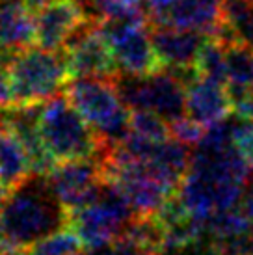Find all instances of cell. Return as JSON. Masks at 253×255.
Here are the masks:
<instances>
[{"mask_svg": "<svg viewBox=\"0 0 253 255\" xmlns=\"http://www.w3.org/2000/svg\"><path fill=\"white\" fill-rule=\"evenodd\" d=\"M253 166L233 143V120L207 128L192 153V164L177 190L184 209L197 222L239 207Z\"/></svg>", "mask_w": 253, "mask_h": 255, "instance_id": "cell-1", "label": "cell"}, {"mask_svg": "<svg viewBox=\"0 0 253 255\" xmlns=\"http://www.w3.org/2000/svg\"><path fill=\"white\" fill-rule=\"evenodd\" d=\"M69 227V211L52 192L47 175H30L11 190L0 213V250L34 248Z\"/></svg>", "mask_w": 253, "mask_h": 255, "instance_id": "cell-2", "label": "cell"}, {"mask_svg": "<svg viewBox=\"0 0 253 255\" xmlns=\"http://www.w3.org/2000/svg\"><path fill=\"white\" fill-rule=\"evenodd\" d=\"M11 107H41L73 80L63 50L28 49L6 64Z\"/></svg>", "mask_w": 253, "mask_h": 255, "instance_id": "cell-3", "label": "cell"}, {"mask_svg": "<svg viewBox=\"0 0 253 255\" xmlns=\"http://www.w3.org/2000/svg\"><path fill=\"white\" fill-rule=\"evenodd\" d=\"M37 125L43 145L56 164L103 158L108 151L88 121L69 103L65 93L41 105Z\"/></svg>", "mask_w": 253, "mask_h": 255, "instance_id": "cell-4", "label": "cell"}, {"mask_svg": "<svg viewBox=\"0 0 253 255\" xmlns=\"http://www.w3.org/2000/svg\"><path fill=\"white\" fill-rule=\"evenodd\" d=\"M116 80L75 78L65 88V97L106 147L120 145L130 134V110L121 99Z\"/></svg>", "mask_w": 253, "mask_h": 255, "instance_id": "cell-5", "label": "cell"}, {"mask_svg": "<svg viewBox=\"0 0 253 255\" xmlns=\"http://www.w3.org/2000/svg\"><path fill=\"white\" fill-rule=\"evenodd\" d=\"M136 218L138 214L125 194L106 181L90 203L71 211L69 227L77 233L82 246L95 254L125 239Z\"/></svg>", "mask_w": 253, "mask_h": 255, "instance_id": "cell-6", "label": "cell"}, {"mask_svg": "<svg viewBox=\"0 0 253 255\" xmlns=\"http://www.w3.org/2000/svg\"><path fill=\"white\" fill-rule=\"evenodd\" d=\"M116 84L130 112L147 110L160 116L168 125L186 118V82L177 73L164 69L151 77L120 75Z\"/></svg>", "mask_w": 253, "mask_h": 255, "instance_id": "cell-7", "label": "cell"}, {"mask_svg": "<svg viewBox=\"0 0 253 255\" xmlns=\"http://www.w3.org/2000/svg\"><path fill=\"white\" fill-rule=\"evenodd\" d=\"M149 26H151L149 21L103 22L106 41L110 45L121 75L151 77L164 71V65L151 39Z\"/></svg>", "mask_w": 253, "mask_h": 255, "instance_id": "cell-8", "label": "cell"}, {"mask_svg": "<svg viewBox=\"0 0 253 255\" xmlns=\"http://www.w3.org/2000/svg\"><path fill=\"white\" fill-rule=\"evenodd\" d=\"M65 58L69 71L75 78H110L116 80L121 73L116 65L110 45L106 41L103 22L92 21L78 30L65 45Z\"/></svg>", "mask_w": 253, "mask_h": 255, "instance_id": "cell-9", "label": "cell"}, {"mask_svg": "<svg viewBox=\"0 0 253 255\" xmlns=\"http://www.w3.org/2000/svg\"><path fill=\"white\" fill-rule=\"evenodd\" d=\"M52 192L67 211L90 203L106 183L103 158L58 162L47 175Z\"/></svg>", "mask_w": 253, "mask_h": 255, "instance_id": "cell-10", "label": "cell"}, {"mask_svg": "<svg viewBox=\"0 0 253 255\" xmlns=\"http://www.w3.org/2000/svg\"><path fill=\"white\" fill-rule=\"evenodd\" d=\"M95 21L82 0H60L35 13V45L45 50H63L71 37Z\"/></svg>", "mask_w": 253, "mask_h": 255, "instance_id": "cell-11", "label": "cell"}, {"mask_svg": "<svg viewBox=\"0 0 253 255\" xmlns=\"http://www.w3.org/2000/svg\"><path fill=\"white\" fill-rule=\"evenodd\" d=\"M151 39L164 69L175 73L196 71V60L207 41V34L181 30L166 24H151Z\"/></svg>", "mask_w": 253, "mask_h": 255, "instance_id": "cell-12", "label": "cell"}, {"mask_svg": "<svg viewBox=\"0 0 253 255\" xmlns=\"http://www.w3.org/2000/svg\"><path fill=\"white\" fill-rule=\"evenodd\" d=\"M233 112L227 86L207 78H192L186 84V116L201 127L209 128L225 121Z\"/></svg>", "mask_w": 253, "mask_h": 255, "instance_id": "cell-13", "label": "cell"}, {"mask_svg": "<svg viewBox=\"0 0 253 255\" xmlns=\"http://www.w3.org/2000/svg\"><path fill=\"white\" fill-rule=\"evenodd\" d=\"M35 45V15L22 0H0V62Z\"/></svg>", "mask_w": 253, "mask_h": 255, "instance_id": "cell-14", "label": "cell"}, {"mask_svg": "<svg viewBox=\"0 0 253 255\" xmlns=\"http://www.w3.org/2000/svg\"><path fill=\"white\" fill-rule=\"evenodd\" d=\"M224 0H179L175 6L151 24H166L218 37L224 30Z\"/></svg>", "mask_w": 253, "mask_h": 255, "instance_id": "cell-15", "label": "cell"}, {"mask_svg": "<svg viewBox=\"0 0 253 255\" xmlns=\"http://www.w3.org/2000/svg\"><path fill=\"white\" fill-rule=\"evenodd\" d=\"M30 175H34V171L26 149L0 118V184L13 190Z\"/></svg>", "mask_w": 253, "mask_h": 255, "instance_id": "cell-16", "label": "cell"}, {"mask_svg": "<svg viewBox=\"0 0 253 255\" xmlns=\"http://www.w3.org/2000/svg\"><path fill=\"white\" fill-rule=\"evenodd\" d=\"M224 43L227 62V92L233 99L239 93L253 88V49L239 39Z\"/></svg>", "mask_w": 253, "mask_h": 255, "instance_id": "cell-17", "label": "cell"}, {"mask_svg": "<svg viewBox=\"0 0 253 255\" xmlns=\"http://www.w3.org/2000/svg\"><path fill=\"white\" fill-rule=\"evenodd\" d=\"M90 15L101 22L110 21H149L143 0H82Z\"/></svg>", "mask_w": 253, "mask_h": 255, "instance_id": "cell-18", "label": "cell"}, {"mask_svg": "<svg viewBox=\"0 0 253 255\" xmlns=\"http://www.w3.org/2000/svg\"><path fill=\"white\" fill-rule=\"evenodd\" d=\"M196 73L199 78L227 86V62H225V43L218 37H207L196 60Z\"/></svg>", "mask_w": 253, "mask_h": 255, "instance_id": "cell-19", "label": "cell"}, {"mask_svg": "<svg viewBox=\"0 0 253 255\" xmlns=\"http://www.w3.org/2000/svg\"><path fill=\"white\" fill-rule=\"evenodd\" d=\"M130 132L140 138L151 140V142H164L169 140V125L162 120L160 116H156L147 110H132L130 112Z\"/></svg>", "mask_w": 253, "mask_h": 255, "instance_id": "cell-20", "label": "cell"}, {"mask_svg": "<svg viewBox=\"0 0 253 255\" xmlns=\"http://www.w3.org/2000/svg\"><path fill=\"white\" fill-rule=\"evenodd\" d=\"M82 242L77 237V233L67 227L60 233L50 235L49 239L37 242L34 248L28 252L32 255H78L82 252Z\"/></svg>", "mask_w": 253, "mask_h": 255, "instance_id": "cell-21", "label": "cell"}, {"mask_svg": "<svg viewBox=\"0 0 253 255\" xmlns=\"http://www.w3.org/2000/svg\"><path fill=\"white\" fill-rule=\"evenodd\" d=\"M205 132H207V128L201 127L196 121H192L188 116L183 118V120H177L173 123H169V134H171V138L177 140V142L184 143V145H188V147H192V145L196 147L197 143L203 140Z\"/></svg>", "mask_w": 253, "mask_h": 255, "instance_id": "cell-22", "label": "cell"}, {"mask_svg": "<svg viewBox=\"0 0 253 255\" xmlns=\"http://www.w3.org/2000/svg\"><path fill=\"white\" fill-rule=\"evenodd\" d=\"M233 143L253 166V121L233 118Z\"/></svg>", "mask_w": 253, "mask_h": 255, "instance_id": "cell-23", "label": "cell"}, {"mask_svg": "<svg viewBox=\"0 0 253 255\" xmlns=\"http://www.w3.org/2000/svg\"><path fill=\"white\" fill-rule=\"evenodd\" d=\"M225 28L229 30L239 41L246 43L248 47L253 49V4L233 22L231 26H225Z\"/></svg>", "mask_w": 253, "mask_h": 255, "instance_id": "cell-24", "label": "cell"}, {"mask_svg": "<svg viewBox=\"0 0 253 255\" xmlns=\"http://www.w3.org/2000/svg\"><path fill=\"white\" fill-rule=\"evenodd\" d=\"M233 112L237 118L246 121H253V88L244 93L233 97Z\"/></svg>", "mask_w": 253, "mask_h": 255, "instance_id": "cell-25", "label": "cell"}, {"mask_svg": "<svg viewBox=\"0 0 253 255\" xmlns=\"http://www.w3.org/2000/svg\"><path fill=\"white\" fill-rule=\"evenodd\" d=\"M93 255H151L147 254L145 250H141L138 244H134L132 241L128 239H121L116 244L108 246V248L101 250V252H95Z\"/></svg>", "mask_w": 253, "mask_h": 255, "instance_id": "cell-26", "label": "cell"}, {"mask_svg": "<svg viewBox=\"0 0 253 255\" xmlns=\"http://www.w3.org/2000/svg\"><path fill=\"white\" fill-rule=\"evenodd\" d=\"M179 0H143L145 9L149 13V22L160 19L164 13H168L171 7L175 6Z\"/></svg>", "mask_w": 253, "mask_h": 255, "instance_id": "cell-27", "label": "cell"}, {"mask_svg": "<svg viewBox=\"0 0 253 255\" xmlns=\"http://www.w3.org/2000/svg\"><path fill=\"white\" fill-rule=\"evenodd\" d=\"M239 209H240V213L244 214L250 222H253V173L250 175V179H248L244 194H242V198H240Z\"/></svg>", "mask_w": 253, "mask_h": 255, "instance_id": "cell-28", "label": "cell"}, {"mask_svg": "<svg viewBox=\"0 0 253 255\" xmlns=\"http://www.w3.org/2000/svg\"><path fill=\"white\" fill-rule=\"evenodd\" d=\"M11 108V93H9V84H7L6 65L0 62V112Z\"/></svg>", "mask_w": 253, "mask_h": 255, "instance_id": "cell-29", "label": "cell"}, {"mask_svg": "<svg viewBox=\"0 0 253 255\" xmlns=\"http://www.w3.org/2000/svg\"><path fill=\"white\" fill-rule=\"evenodd\" d=\"M56 2H60V0H22V4L28 7L34 15L37 13V11L45 9L47 6H50V4H56Z\"/></svg>", "mask_w": 253, "mask_h": 255, "instance_id": "cell-30", "label": "cell"}, {"mask_svg": "<svg viewBox=\"0 0 253 255\" xmlns=\"http://www.w3.org/2000/svg\"><path fill=\"white\" fill-rule=\"evenodd\" d=\"M239 255H253V229L240 241Z\"/></svg>", "mask_w": 253, "mask_h": 255, "instance_id": "cell-31", "label": "cell"}, {"mask_svg": "<svg viewBox=\"0 0 253 255\" xmlns=\"http://www.w3.org/2000/svg\"><path fill=\"white\" fill-rule=\"evenodd\" d=\"M0 255H32L26 250H0Z\"/></svg>", "mask_w": 253, "mask_h": 255, "instance_id": "cell-32", "label": "cell"}, {"mask_svg": "<svg viewBox=\"0 0 253 255\" xmlns=\"http://www.w3.org/2000/svg\"><path fill=\"white\" fill-rule=\"evenodd\" d=\"M78 255H93V254H82V252H80V254H78Z\"/></svg>", "mask_w": 253, "mask_h": 255, "instance_id": "cell-33", "label": "cell"}]
</instances>
